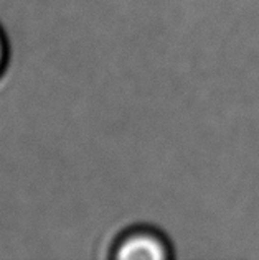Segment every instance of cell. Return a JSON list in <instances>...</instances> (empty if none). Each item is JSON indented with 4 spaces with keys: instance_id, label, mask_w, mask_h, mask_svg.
<instances>
[{
    "instance_id": "obj_1",
    "label": "cell",
    "mask_w": 259,
    "mask_h": 260,
    "mask_svg": "<svg viewBox=\"0 0 259 260\" xmlns=\"http://www.w3.org/2000/svg\"><path fill=\"white\" fill-rule=\"evenodd\" d=\"M116 257L121 260H163L167 257V250L154 236L137 234L127 237L119 245Z\"/></svg>"
},
{
    "instance_id": "obj_2",
    "label": "cell",
    "mask_w": 259,
    "mask_h": 260,
    "mask_svg": "<svg viewBox=\"0 0 259 260\" xmlns=\"http://www.w3.org/2000/svg\"><path fill=\"white\" fill-rule=\"evenodd\" d=\"M2 56H4V48H2V42H0V64H2Z\"/></svg>"
}]
</instances>
